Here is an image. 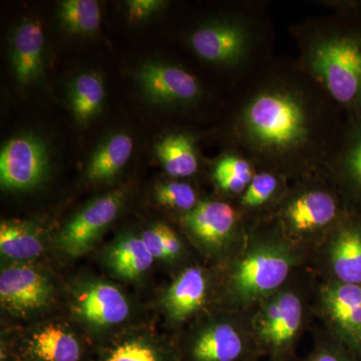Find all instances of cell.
<instances>
[{
	"label": "cell",
	"instance_id": "21",
	"mask_svg": "<svg viewBox=\"0 0 361 361\" xmlns=\"http://www.w3.org/2000/svg\"><path fill=\"white\" fill-rule=\"evenodd\" d=\"M154 256L141 237H127L113 247L109 255L111 269L125 279H135L153 265Z\"/></svg>",
	"mask_w": 361,
	"mask_h": 361
},
{
	"label": "cell",
	"instance_id": "10",
	"mask_svg": "<svg viewBox=\"0 0 361 361\" xmlns=\"http://www.w3.org/2000/svg\"><path fill=\"white\" fill-rule=\"evenodd\" d=\"M137 80L145 94L158 103H189L200 94L196 78L178 66L146 63L140 70Z\"/></svg>",
	"mask_w": 361,
	"mask_h": 361
},
{
	"label": "cell",
	"instance_id": "28",
	"mask_svg": "<svg viewBox=\"0 0 361 361\" xmlns=\"http://www.w3.org/2000/svg\"><path fill=\"white\" fill-rule=\"evenodd\" d=\"M156 200L161 206L187 212L197 206L196 193L186 183L171 182L159 185L156 188Z\"/></svg>",
	"mask_w": 361,
	"mask_h": 361
},
{
	"label": "cell",
	"instance_id": "5",
	"mask_svg": "<svg viewBox=\"0 0 361 361\" xmlns=\"http://www.w3.org/2000/svg\"><path fill=\"white\" fill-rule=\"evenodd\" d=\"M49 168V155L44 142L30 135L9 140L0 153L2 187L25 190L37 186Z\"/></svg>",
	"mask_w": 361,
	"mask_h": 361
},
{
	"label": "cell",
	"instance_id": "3",
	"mask_svg": "<svg viewBox=\"0 0 361 361\" xmlns=\"http://www.w3.org/2000/svg\"><path fill=\"white\" fill-rule=\"evenodd\" d=\"M302 319V301L294 292H276L266 298L252 334L259 355L270 361H291Z\"/></svg>",
	"mask_w": 361,
	"mask_h": 361
},
{
	"label": "cell",
	"instance_id": "13",
	"mask_svg": "<svg viewBox=\"0 0 361 361\" xmlns=\"http://www.w3.org/2000/svg\"><path fill=\"white\" fill-rule=\"evenodd\" d=\"M184 223L195 238L204 245L220 247L231 237L236 224V214L223 202H201L188 212Z\"/></svg>",
	"mask_w": 361,
	"mask_h": 361
},
{
	"label": "cell",
	"instance_id": "22",
	"mask_svg": "<svg viewBox=\"0 0 361 361\" xmlns=\"http://www.w3.org/2000/svg\"><path fill=\"white\" fill-rule=\"evenodd\" d=\"M156 153L172 177H189L198 169L193 142L186 135H167L157 144Z\"/></svg>",
	"mask_w": 361,
	"mask_h": 361
},
{
	"label": "cell",
	"instance_id": "9",
	"mask_svg": "<svg viewBox=\"0 0 361 361\" xmlns=\"http://www.w3.org/2000/svg\"><path fill=\"white\" fill-rule=\"evenodd\" d=\"M322 303L336 338L356 353L361 339V285L334 280L323 289Z\"/></svg>",
	"mask_w": 361,
	"mask_h": 361
},
{
	"label": "cell",
	"instance_id": "30",
	"mask_svg": "<svg viewBox=\"0 0 361 361\" xmlns=\"http://www.w3.org/2000/svg\"><path fill=\"white\" fill-rule=\"evenodd\" d=\"M277 179L268 173L253 176L250 184L242 197V204L245 207H258L269 200L276 191Z\"/></svg>",
	"mask_w": 361,
	"mask_h": 361
},
{
	"label": "cell",
	"instance_id": "20",
	"mask_svg": "<svg viewBox=\"0 0 361 361\" xmlns=\"http://www.w3.org/2000/svg\"><path fill=\"white\" fill-rule=\"evenodd\" d=\"M0 250L6 257L28 260L39 257L44 251V242L27 223L4 221L0 226Z\"/></svg>",
	"mask_w": 361,
	"mask_h": 361
},
{
	"label": "cell",
	"instance_id": "16",
	"mask_svg": "<svg viewBox=\"0 0 361 361\" xmlns=\"http://www.w3.org/2000/svg\"><path fill=\"white\" fill-rule=\"evenodd\" d=\"M338 216L336 198L322 191L301 195L287 207L285 217L292 231L310 233L331 224Z\"/></svg>",
	"mask_w": 361,
	"mask_h": 361
},
{
	"label": "cell",
	"instance_id": "19",
	"mask_svg": "<svg viewBox=\"0 0 361 361\" xmlns=\"http://www.w3.org/2000/svg\"><path fill=\"white\" fill-rule=\"evenodd\" d=\"M134 149L130 135L118 134L99 147L90 158L87 175L90 180H110L128 163Z\"/></svg>",
	"mask_w": 361,
	"mask_h": 361
},
{
	"label": "cell",
	"instance_id": "25",
	"mask_svg": "<svg viewBox=\"0 0 361 361\" xmlns=\"http://www.w3.org/2000/svg\"><path fill=\"white\" fill-rule=\"evenodd\" d=\"M59 16L70 32L92 33L101 23V11L94 0H66L61 2Z\"/></svg>",
	"mask_w": 361,
	"mask_h": 361
},
{
	"label": "cell",
	"instance_id": "8",
	"mask_svg": "<svg viewBox=\"0 0 361 361\" xmlns=\"http://www.w3.org/2000/svg\"><path fill=\"white\" fill-rule=\"evenodd\" d=\"M51 294L47 278L30 266H9L0 275L2 306L13 312L39 310L49 303Z\"/></svg>",
	"mask_w": 361,
	"mask_h": 361
},
{
	"label": "cell",
	"instance_id": "11",
	"mask_svg": "<svg viewBox=\"0 0 361 361\" xmlns=\"http://www.w3.org/2000/svg\"><path fill=\"white\" fill-rule=\"evenodd\" d=\"M330 270L334 281L361 285V216L342 221L329 245Z\"/></svg>",
	"mask_w": 361,
	"mask_h": 361
},
{
	"label": "cell",
	"instance_id": "2",
	"mask_svg": "<svg viewBox=\"0 0 361 361\" xmlns=\"http://www.w3.org/2000/svg\"><path fill=\"white\" fill-rule=\"evenodd\" d=\"M244 123L249 137L256 144L275 151L294 148L307 135L303 106L286 92L259 94L247 106Z\"/></svg>",
	"mask_w": 361,
	"mask_h": 361
},
{
	"label": "cell",
	"instance_id": "32",
	"mask_svg": "<svg viewBox=\"0 0 361 361\" xmlns=\"http://www.w3.org/2000/svg\"><path fill=\"white\" fill-rule=\"evenodd\" d=\"M163 2L156 0H133L129 1V16L130 20H137L151 16L160 8Z\"/></svg>",
	"mask_w": 361,
	"mask_h": 361
},
{
	"label": "cell",
	"instance_id": "17",
	"mask_svg": "<svg viewBox=\"0 0 361 361\" xmlns=\"http://www.w3.org/2000/svg\"><path fill=\"white\" fill-rule=\"evenodd\" d=\"M207 288V278L200 268L183 271L166 293L165 305L171 318L180 322L200 310L206 300Z\"/></svg>",
	"mask_w": 361,
	"mask_h": 361
},
{
	"label": "cell",
	"instance_id": "7",
	"mask_svg": "<svg viewBox=\"0 0 361 361\" xmlns=\"http://www.w3.org/2000/svg\"><path fill=\"white\" fill-rule=\"evenodd\" d=\"M252 334L228 322L202 330L190 344L187 361H257Z\"/></svg>",
	"mask_w": 361,
	"mask_h": 361
},
{
	"label": "cell",
	"instance_id": "29",
	"mask_svg": "<svg viewBox=\"0 0 361 361\" xmlns=\"http://www.w3.org/2000/svg\"><path fill=\"white\" fill-rule=\"evenodd\" d=\"M103 361H166L160 351L141 339L123 341L111 349Z\"/></svg>",
	"mask_w": 361,
	"mask_h": 361
},
{
	"label": "cell",
	"instance_id": "15",
	"mask_svg": "<svg viewBox=\"0 0 361 361\" xmlns=\"http://www.w3.org/2000/svg\"><path fill=\"white\" fill-rule=\"evenodd\" d=\"M44 45V32L39 21H25L14 32L11 63L20 84H30L39 77Z\"/></svg>",
	"mask_w": 361,
	"mask_h": 361
},
{
	"label": "cell",
	"instance_id": "24",
	"mask_svg": "<svg viewBox=\"0 0 361 361\" xmlns=\"http://www.w3.org/2000/svg\"><path fill=\"white\" fill-rule=\"evenodd\" d=\"M341 172L344 186L361 208V116L355 118L341 155Z\"/></svg>",
	"mask_w": 361,
	"mask_h": 361
},
{
	"label": "cell",
	"instance_id": "26",
	"mask_svg": "<svg viewBox=\"0 0 361 361\" xmlns=\"http://www.w3.org/2000/svg\"><path fill=\"white\" fill-rule=\"evenodd\" d=\"M252 170L248 161L236 156L221 159L214 169V180L218 186L230 193H240L250 184Z\"/></svg>",
	"mask_w": 361,
	"mask_h": 361
},
{
	"label": "cell",
	"instance_id": "33",
	"mask_svg": "<svg viewBox=\"0 0 361 361\" xmlns=\"http://www.w3.org/2000/svg\"><path fill=\"white\" fill-rule=\"evenodd\" d=\"M356 355H357V357L360 358V360L361 361V339L360 344H358V348L356 349Z\"/></svg>",
	"mask_w": 361,
	"mask_h": 361
},
{
	"label": "cell",
	"instance_id": "6",
	"mask_svg": "<svg viewBox=\"0 0 361 361\" xmlns=\"http://www.w3.org/2000/svg\"><path fill=\"white\" fill-rule=\"evenodd\" d=\"M123 197L121 192H114L85 207L59 235V248L71 256L82 255L89 251L102 232L118 216Z\"/></svg>",
	"mask_w": 361,
	"mask_h": 361
},
{
	"label": "cell",
	"instance_id": "14",
	"mask_svg": "<svg viewBox=\"0 0 361 361\" xmlns=\"http://www.w3.org/2000/svg\"><path fill=\"white\" fill-rule=\"evenodd\" d=\"M78 310L87 322L94 325H114L121 323L129 315L127 299L114 285H90L78 298Z\"/></svg>",
	"mask_w": 361,
	"mask_h": 361
},
{
	"label": "cell",
	"instance_id": "31",
	"mask_svg": "<svg viewBox=\"0 0 361 361\" xmlns=\"http://www.w3.org/2000/svg\"><path fill=\"white\" fill-rule=\"evenodd\" d=\"M301 361H360L355 351L338 338L322 341Z\"/></svg>",
	"mask_w": 361,
	"mask_h": 361
},
{
	"label": "cell",
	"instance_id": "27",
	"mask_svg": "<svg viewBox=\"0 0 361 361\" xmlns=\"http://www.w3.org/2000/svg\"><path fill=\"white\" fill-rule=\"evenodd\" d=\"M141 238L154 258L173 260L182 251L179 237L166 225L158 224L149 228L142 233Z\"/></svg>",
	"mask_w": 361,
	"mask_h": 361
},
{
	"label": "cell",
	"instance_id": "12",
	"mask_svg": "<svg viewBox=\"0 0 361 361\" xmlns=\"http://www.w3.org/2000/svg\"><path fill=\"white\" fill-rule=\"evenodd\" d=\"M191 44L202 59L229 65L238 61L245 54L247 37L239 26L221 23L197 30L192 35Z\"/></svg>",
	"mask_w": 361,
	"mask_h": 361
},
{
	"label": "cell",
	"instance_id": "23",
	"mask_svg": "<svg viewBox=\"0 0 361 361\" xmlns=\"http://www.w3.org/2000/svg\"><path fill=\"white\" fill-rule=\"evenodd\" d=\"M104 97L103 80L94 73H84L71 89V110L80 122H87L101 109Z\"/></svg>",
	"mask_w": 361,
	"mask_h": 361
},
{
	"label": "cell",
	"instance_id": "1",
	"mask_svg": "<svg viewBox=\"0 0 361 361\" xmlns=\"http://www.w3.org/2000/svg\"><path fill=\"white\" fill-rule=\"evenodd\" d=\"M310 65L332 97L355 118L361 116V30L334 33L316 42Z\"/></svg>",
	"mask_w": 361,
	"mask_h": 361
},
{
	"label": "cell",
	"instance_id": "4",
	"mask_svg": "<svg viewBox=\"0 0 361 361\" xmlns=\"http://www.w3.org/2000/svg\"><path fill=\"white\" fill-rule=\"evenodd\" d=\"M293 263V255L284 245L261 244L245 254L235 267L233 290L245 304L268 298L286 281Z\"/></svg>",
	"mask_w": 361,
	"mask_h": 361
},
{
	"label": "cell",
	"instance_id": "18",
	"mask_svg": "<svg viewBox=\"0 0 361 361\" xmlns=\"http://www.w3.org/2000/svg\"><path fill=\"white\" fill-rule=\"evenodd\" d=\"M27 353L35 361H80L82 355V346L75 336L52 324L33 334Z\"/></svg>",
	"mask_w": 361,
	"mask_h": 361
}]
</instances>
